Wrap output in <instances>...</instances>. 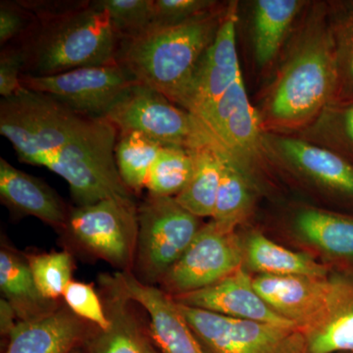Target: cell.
I'll use <instances>...</instances> for the list:
<instances>
[{"instance_id":"cell-23","label":"cell","mask_w":353,"mask_h":353,"mask_svg":"<svg viewBox=\"0 0 353 353\" xmlns=\"http://www.w3.org/2000/svg\"><path fill=\"white\" fill-rule=\"evenodd\" d=\"M299 236L334 259L353 262V218L319 210L303 209L294 222Z\"/></svg>"},{"instance_id":"cell-20","label":"cell","mask_w":353,"mask_h":353,"mask_svg":"<svg viewBox=\"0 0 353 353\" xmlns=\"http://www.w3.org/2000/svg\"><path fill=\"white\" fill-rule=\"evenodd\" d=\"M0 290L19 321L41 317L59 307L39 292L27 260L6 246L0 250Z\"/></svg>"},{"instance_id":"cell-13","label":"cell","mask_w":353,"mask_h":353,"mask_svg":"<svg viewBox=\"0 0 353 353\" xmlns=\"http://www.w3.org/2000/svg\"><path fill=\"white\" fill-rule=\"evenodd\" d=\"M236 6L231 4L226 9L214 41L197 66L185 108L197 119L208 112L241 76L236 50Z\"/></svg>"},{"instance_id":"cell-33","label":"cell","mask_w":353,"mask_h":353,"mask_svg":"<svg viewBox=\"0 0 353 353\" xmlns=\"http://www.w3.org/2000/svg\"><path fill=\"white\" fill-rule=\"evenodd\" d=\"M37 16L23 6L20 0L0 2V44L21 46L32 34L37 24Z\"/></svg>"},{"instance_id":"cell-19","label":"cell","mask_w":353,"mask_h":353,"mask_svg":"<svg viewBox=\"0 0 353 353\" xmlns=\"http://www.w3.org/2000/svg\"><path fill=\"white\" fill-rule=\"evenodd\" d=\"M276 148L290 162L315 182L353 202V163L332 148L303 139L279 138Z\"/></svg>"},{"instance_id":"cell-21","label":"cell","mask_w":353,"mask_h":353,"mask_svg":"<svg viewBox=\"0 0 353 353\" xmlns=\"http://www.w3.org/2000/svg\"><path fill=\"white\" fill-rule=\"evenodd\" d=\"M243 254L259 275L277 277H328V268L305 253L292 252L259 233L248 236Z\"/></svg>"},{"instance_id":"cell-38","label":"cell","mask_w":353,"mask_h":353,"mask_svg":"<svg viewBox=\"0 0 353 353\" xmlns=\"http://www.w3.org/2000/svg\"><path fill=\"white\" fill-rule=\"evenodd\" d=\"M70 353H81V352H80V350H77V348H76V350H74L73 352H71Z\"/></svg>"},{"instance_id":"cell-3","label":"cell","mask_w":353,"mask_h":353,"mask_svg":"<svg viewBox=\"0 0 353 353\" xmlns=\"http://www.w3.org/2000/svg\"><path fill=\"white\" fill-rule=\"evenodd\" d=\"M225 12L217 6L179 24L153 26L122 41L118 62L139 83L185 109L197 66L214 41Z\"/></svg>"},{"instance_id":"cell-29","label":"cell","mask_w":353,"mask_h":353,"mask_svg":"<svg viewBox=\"0 0 353 353\" xmlns=\"http://www.w3.org/2000/svg\"><path fill=\"white\" fill-rule=\"evenodd\" d=\"M26 260L44 299L57 303L72 281L74 263L67 250L26 255Z\"/></svg>"},{"instance_id":"cell-34","label":"cell","mask_w":353,"mask_h":353,"mask_svg":"<svg viewBox=\"0 0 353 353\" xmlns=\"http://www.w3.org/2000/svg\"><path fill=\"white\" fill-rule=\"evenodd\" d=\"M325 108V128L332 150L353 163V101L333 102Z\"/></svg>"},{"instance_id":"cell-30","label":"cell","mask_w":353,"mask_h":353,"mask_svg":"<svg viewBox=\"0 0 353 353\" xmlns=\"http://www.w3.org/2000/svg\"><path fill=\"white\" fill-rule=\"evenodd\" d=\"M331 31L339 73L336 102L353 101V2L341 6Z\"/></svg>"},{"instance_id":"cell-16","label":"cell","mask_w":353,"mask_h":353,"mask_svg":"<svg viewBox=\"0 0 353 353\" xmlns=\"http://www.w3.org/2000/svg\"><path fill=\"white\" fill-rule=\"evenodd\" d=\"M99 282L104 292V306L110 325L97 328L88 338L90 353H162L155 345L150 328L145 329L128 299L114 284L110 275H101Z\"/></svg>"},{"instance_id":"cell-2","label":"cell","mask_w":353,"mask_h":353,"mask_svg":"<svg viewBox=\"0 0 353 353\" xmlns=\"http://www.w3.org/2000/svg\"><path fill=\"white\" fill-rule=\"evenodd\" d=\"M37 16L23 75L51 76L118 63L121 39L97 0H20Z\"/></svg>"},{"instance_id":"cell-7","label":"cell","mask_w":353,"mask_h":353,"mask_svg":"<svg viewBox=\"0 0 353 353\" xmlns=\"http://www.w3.org/2000/svg\"><path fill=\"white\" fill-rule=\"evenodd\" d=\"M64 231L88 254L120 272H131L138 245V205L109 199L70 210Z\"/></svg>"},{"instance_id":"cell-36","label":"cell","mask_w":353,"mask_h":353,"mask_svg":"<svg viewBox=\"0 0 353 353\" xmlns=\"http://www.w3.org/2000/svg\"><path fill=\"white\" fill-rule=\"evenodd\" d=\"M25 53L17 44H8L0 52V94L2 99L13 97L23 90L21 76L24 74Z\"/></svg>"},{"instance_id":"cell-15","label":"cell","mask_w":353,"mask_h":353,"mask_svg":"<svg viewBox=\"0 0 353 353\" xmlns=\"http://www.w3.org/2000/svg\"><path fill=\"white\" fill-rule=\"evenodd\" d=\"M173 299L176 303L183 305L203 309L236 319L296 327L294 323L276 312L262 299L255 290L253 278L243 268L215 284L189 294L174 296Z\"/></svg>"},{"instance_id":"cell-31","label":"cell","mask_w":353,"mask_h":353,"mask_svg":"<svg viewBox=\"0 0 353 353\" xmlns=\"http://www.w3.org/2000/svg\"><path fill=\"white\" fill-rule=\"evenodd\" d=\"M122 41L139 37L154 23V0H97Z\"/></svg>"},{"instance_id":"cell-18","label":"cell","mask_w":353,"mask_h":353,"mask_svg":"<svg viewBox=\"0 0 353 353\" xmlns=\"http://www.w3.org/2000/svg\"><path fill=\"white\" fill-rule=\"evenodd\" d=\"M88 325L67 306H59L41 317L18 321L6 353H70L88 340Z\"/></svg>"},{"instance_id":"cell-8","label":"cell","mask_w":353,"mask_h":353,"mask_svg":"<svg viewBox=\"0 0 353 353\" xmlns=\"http://www.w3.org/2000/svg\"><path fill=\"white\" fill-rule=\"evenodd\" d=\"M181 314L211 353H307L303 332L236 319L176 303Z\"/></svg>"},{"instance_id":"cell-12","label":"cell","mask_w":353,"mask_h":353,"mask_svg":"<svg viewBox=\"0 0 353 353\" xmlns=\"http://www.w3.org/2000/svg\"><path fill=\"white\" fill-rule=\"evenodd\" d=\"M111 279L120 292L150 316V332L162 353H211L181 314L173 297L139 281L132 272H117Z\"/></svg>"},{"instance_id":"cell-22","label":"cell","mask_w":353,"mask_h":353,"mask_svg":"<svg viewBox=\"0 0 353 353\" xmlns=\"http://www.w3.org/2000/svg\"><path fill=\"white\" fill-rule=\"evenodd\" d=\"M190 150L194 155V171L189 182L175 199L182 208L196 217L212 218L226 152L217 141Z\"/></svg>"},{"instance_id":"cell-11","label":"cell","mask_w":353,"mask_h":353,"mask_svg":"<svg viewBox=\"0 0 353 353\" xmlns=\"http://www.w3.org/2000/svg\"><path fill=\"white\" fill-rule=\"evenodd\" d=\"M345 278L277 277L259 275L253 285L276 312L303 331L317 322L347 292Z\"/></svg>"},{"instance_id":"cell-4","label":"cell","mask_w":353,"mask_h":353,"mask_svg":"<svg viewBox=\"0 0 353 353\" xmlns=\"http://www.w3.org/2000/svg\"><path fill=\"white\" fill-rule=\"evenodd\" d=\"M339 73L331 30L308 39L281 72L266 102L269 122L294 128L336 99Z\"/></svg>"},{"instance_id":"cell-1","label":"cell","mask_w":353,"mask_h":353,"mask_svg":"<svg viewBox=\"0 0 353 353\" xmlns=\"http://www.w3.org/2000/svg\"><path fill=\"white\" fill-rule=\"evenodd\" d=\"M0 132L21 162L63 178L77 206L134 199L116 164L119 131L106 118L85 115L23 88L1 99Z\"/></svg>"},{"instance_id":"cell-14","label":"cell","mask_w":353,"mask_h":353,"mask_svg":"<svg viewBox=\"0 0 353 353\" xmlns=\"http://www.w3.org/2000/svg\"><path fill=\"white\" fill-rule=\"evenodd\" d=\"M211 136L233 159L252 157L260 148V122L248 99L243 76L199 118Z\"/></svg>"},{"instance_id":"cell-28","label":"cell","mask_w":353,"mask_h":353,"mask_svg":"<svg viewBox=\"0 0 353 353\" xmlns=\"http://www.w3.org/2000/svg\"><path fill=\"white\" fill-rule=\"evenodd\" d=\"M194 167L192 150L163 146L146 182L145 189L148 190V194L176 197L189 182Z\"/></svg>"},{"instance_id":"cell-37","label":"cell","mask_w":353,"mask_h":353,"mask_svg":"<svg viewBox=\"0 0 353 353\" xmlns=\"http://www.w3.org/2000/svg\"><path fill=\"white\" fill-rule=\"evenodd\" d=\"M18 321L19 320L12 305L1 297L0 299V332L2 336H10Z\"/></svg>"},{"instance_id":"cell-27","label":"cell","mask_w":353,"mask_h":353,"mask_svg":"<svg viewBox=\"0 0 353 353\" xmlns=\"http://www.w3.org/2000/svg\"><path fill=\"white\" fill-rule=\"evenodd\" d=\"M163 145L139 132H119L116 164L123 183L132 194L145 189L148 176Z\"/></svg>"},{"instance_id":"cell-5","label":"cell","mask_w":353,"mask_h":353,"mask_svg":"<svg viewBox=\"0 0 353 353\" xmlns=\"http://www.w3.org/2000/svg\"><path fill=\"white\" fill-rule=\"evenodd\" d=\"M138 221L136 277L153 285L182 257L202 226L175 197L152 194L138 206Z\"/></svg>"},{"instance_id":"cell-10","label":"cell","mask_w":353,"mask_h":353,"mask_svg":"<svg viewBox=\"0 0 353 353\" xmlns=\"http://www.w3.org/2000/svg\"><path fill=\"white\" fill-rule=\"evenodd\" d=\"M243 261V248L234 232L225 231L211 221L165 274L160 289L173 297L189 294L231 275Z\"/></svg>"},{"instance_id":"cell-6","label":"cell","mask_w":353,"mask_h":353,"mask_svg":"<svg viewBox=\"0 0 353 353\" xmlns=\"http://www.w3.org/2000/svg\"><path fill=\"white\" fill-rule=\"evenodd\" d=\"M105 118L119 132H139L163 146L194 150L216 141L196 116L143 83L132 85Z\"/></svg>"},{"instance_id":"cell-35","label":"cell","mask_w":353,"mask_h":353,"mask_svg":"<svg viewBox=\"0 0 353 353\" xmlns=\"http://www.w3.org/2000/svg\"><path fill=\"white\" fill-rule=\"evenodd\" d=\"M217 6V2L211 0H154L153 26L179 24Z\"/></svg>"},{"instance_id":"cell-24","label":"cell","mask_w":353,"mask_h":353,"mask_svg":"<svg viewBox=\"0 0 353 353\" xmlns=\"http://www.w3.org/2000/svg\"><path fill=\"white\" fill-rule=\"evenodd\" d=\"M301 332L307 353H353V280L340 299Z\"/></svg>"},{"instance_id":"cell-17","label":"cell","mask_w":353,"mask_h":353,"mask_svg":"<svg viewBox=\"0 0 353 353\" xmlns=\"http://www.w3.org/2000/svg\"><path fill=\"white\" fill-rule=\"evenodd\" d=\"M0 199L14 215L32 216L64 231L70 210L57 192L41 179L0 158Z\"/></svg>"},{"instance_id":"cell-26","label":"cell","mask_w":353,"mask_h":353,"mask_svg":"<svg viewBox=\"0 0 353 353\" xmlns=\"http://www.w3.org/2000/svg\"><path fill=\"white\" fill-rule=\"evenodd\" d=\"M252 203L248 179L241 170L240 163L225 152L213 222L225 231L234 232L248 216Z\"/></svg>"},{"instance_id":"cell-9","label":"cell","mask_w":353,"mask_h":353,"mask_svg":"<svg viewBox=\"0 0 353 353\" xmlns=\"http://www.w3.org/2000/svg\"><path fill=\"white\" fill-rule=\"evenodd\" d=\"M138 81L119 62L51 76H21L26 90L46 94L78 112L105 118Z\"/></svg>"},{"instance_id":"cell-32","label":"cell","mask_w":353,"mask_h":353,"mask_svg":"<svg viewBox=\"0 0 353 353\" xmlns=\"http://www.w3.org/2000/svg\"><path fill=\"white\" fill-rule=\"evenodd\" d=\"M62 299L74 314L95 328L106 330L110 325L105 306L92 285L72 280L65 288Z\"/></svg>"},{"instance_id":"cell-25","label":"cell","mask_w":353,"mask_h":353,"mask_svg":"<svg viewBox=\"0 0 353 353\" xmlns=\"http://www.w3.org/2000/svg\"><path fill=\"white\" fill-rule=\"evenodd\" d=\"M301 6L297 0H259L255 3L253 41L260 65L270 63L277 55Z\"/></svg>"}]
</instances>
